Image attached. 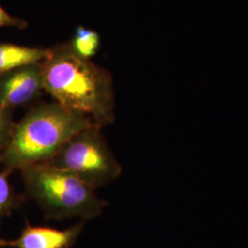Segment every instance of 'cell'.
<instances>
[{
	"mask_svg": "<svg viewBox=\"0 0 248 248\" xmlns=\"http://www.w3.org/2000/svg\"><path fill=\"white\" fill-rule=\"evenodd\" d=\"M45 92L56 103L87 116L98 127L115 121V95L110 73L80 57L69 44L56 45L40 63Z\"/></svg>",
	"mask_w": 248,
	"mask_h": 248,
	"instance_id": "6da1fadb",
	"label": "cell"
},
{
	"mask_svg": "<svg viewBox=\"0 0 248 248\" xmlns=\"http://www.w3.org/2000/svg\"><path fill=\"white\" fill-rule=\"evenodd\" d=\"M91 125L87 116L56 102L40 104L15 125L0 160L8 170L46 164L75 134Z\"/></svg>",
	"mask_w": 248,
	"mask_h": 248,
	"instance_id": "7a4b0ae2",
	"label": "cell"
},
{
	"mask_svg": "<svg viewBox=\"0 0 248 248\" xmlns=\"http://www.w3.org/2000/svg\"><path fill=\"white\" fill-rule=\"evenodd\" d=\"M22 172L29 194L44 210L47 219L91 220L108 205L98 198L96 189L65 170L40 164Z\"/></svg>",
	"mask_w": 248,
	"mask_h": 248,
	"instance_id": "3957f363",
	"label": "cell"
},
{
	"mask_svg": "<svg viewBox=\"0 0 248 248\" xmlns=\"http://www.w3.org/2000/svg\"><path fill=\"white\" fill-rule=\"evenodd\" d=\"M100 129L94 124L75 134L46 164L70 172L94 189L113 182L123 168Z\"/></svg>",
	"mask_w": 248,
	"mask_h": 248,
	"instance_id": "277c9868",
	"label": "cell"
},
{
	"mask_svg": "<svg viewBox=\"0 0 248 248\" xmlns=\"http://www.w3.org/2000/svg\"><path fill=\"white\" fill-rule=\"evenodd\" d=\"M44 91L40 63L0 74V106L5 109L30 103Z\"/></svg>",
	"mask_w": 248,
	"mask_h": 248,
	"instance_id": "5b68a950",
	"label": "cell"
},
{
	"mask_svg": "<svg viewBox=\"0 0 248 248\" xmlns=\"http://www.w3.org/2000/svg\"><path fill=\"white\" fill-rule=\"evenodd\" d=\"M83 228V222L65 230L27 225L12 245L17 248H69L76 243Z\"/></svg>",
	"mask_w": 248,
	"mask_h": 248,
	"instance_id": "8992f818",
	"label": "cell"
},
{
	"mask_svg": "<svg viewBox=\"0 0 248 248\" xmlns=\"http://www.w3.org/2000/svg\"><path fill=\"white\" fill-rule=\"evenodd\" d=\"M50 49L0 44V74L44 62Z\"/></svg>",
	"mask_w": 248,
	"mask_h": 248,
	"instance_id": "52a82bcc",
	"label": "cell"
},
{
	"mask_svg": "<svg viewBox=\"0 0 248 248\" xmlns=\"http://www.w3.org/2000/svg\"><path fill=\"white\" fill-rule=\"evenodd\" d=\"M73 51L85 59H91L98 52L100 37L98 32L85 27L78 26L69 43Z\"/></svg>",
	"mask_w": 248,
	"mask_h": 248,
	"instance_id": "ba28073f",
	"label": "cell"
},
{
	"mask_svg": "<svg viewBox=\"0 0 248 248\" xmlns=\"http://www.w3.org/2000/svg\"><path fill=\"white\" fill-rule=\"evenodd\" d=\"M14 194L4 174H0V215L7 213L14 203Z\"/></svg>",
	"mask_w": 248,
	"mask_h": 248,
	"instance_id": "9c48e42d",
	"label": "cell"
},
{
	"mask_svg": "<svg viewBox=\"0 0 248 248\" xmlns=\"http://www.w3.org/2000/svg\"><path fill=\"white\" fill-rule=\"evenodd\" d=\"M7 111L8 109L0 106V147H3V150L9 144L15 127L11 123Z\"/></svg>",
	"mask_w": 248,
	"mask_h": 248,
	"instance_id": "30bf717a",
	"label": "cell"
},
{
	"mask_svg": "<svg viewBox=\"0 0 248 248\" xmlns=\"http://www.w3.org/2000/svg\"><path fill=\"white\" fill-rule=\"evenodd\" d=\"M1 27H13L18 30H23L28 27V23L24 19L11 16L0 6V28Z\"/></svg>",
	"mask_w": 248,
	"mask_h": 248,
	"instance_id": "8fae6325",
	"label": "cell"
},
{
	"mask_svg": "<svg viewBox=\"0 0 248 248\" xmlns=\"http://www.w3.org/2000/svg\"><path fill=\"white\" fill-rule=\"evenodd\" d=\"M9 245V243L8 242H6L5 240L1 239L0 238V248H2V247H6V246H8Z\"/></svg>",
	"mask_w": 248,
	"mask_h": 248,
	"instance_id": "7c38bea8",
	"label": "cell"
}]
</instances>
